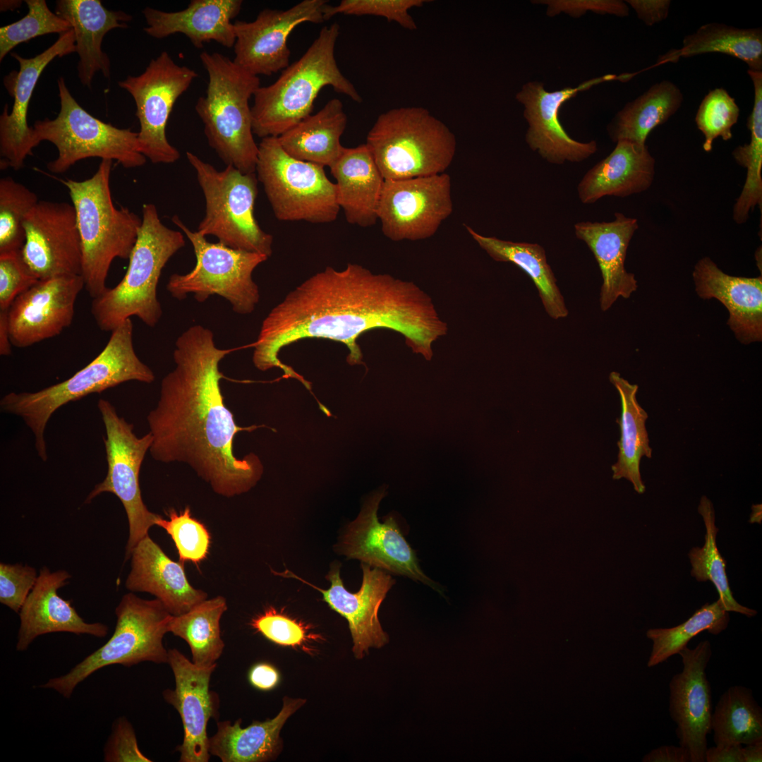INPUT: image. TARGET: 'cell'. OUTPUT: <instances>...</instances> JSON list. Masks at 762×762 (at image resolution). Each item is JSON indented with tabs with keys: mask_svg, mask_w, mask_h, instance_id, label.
<instances>
[{
	"mask_svg": "<svg viewBox=\"0 0 762 762\" xmlns=\"http://www.w3.org/2000/svg\"><path fill=\"white\" fill-rule=\"evenodd\" d=\"M375 328L401 334L427 361L433 356V344L448 331L431 297L414 282L349 263L341 270L327 267L315 274L272 309L253 344V361L260 370L278 368L285 377L298 379L281 361L280 351L303 339L322 338L345 344L348 363L362 364L357 339Z\"/></svg>",
	"mask_w": 762,
	"mask_h": 762,
	"instance_id": "6da1fadb",
	"label": "cell"
},
{
	"mask_svg": "<svg viewBox=\"0 0 762 762\" xmlns=\"http://www.w3.org/2000/svg\"><path fill=\"white\" fill-rule=\"evenodd\" d=\"M230 352L216 346L210 329L188 327L175 342L176 366L163 377L157 406L147 416L152 457L188 464L214 492L227 497L248 491L263 473L255 454L242 459L234 454L236 435L265 426H238L225 404L219 363Z\"/></svg>",
	"mask_w": 762,
	"mask_h": 762,
	"instance_id": "7a4b0ae2",
	"label": "cell"
},
{
	"mask_svg": "<svg viewBox=\"0 0 762 762\" xmlns=\"http://www.w3.org/2000/svg\"><path fill=\"white\" fill-rule=\"evenodd\" d=\"M133 323L125 320L111 334L102 351L71 377L34 392H10L0 401L1 411L20 417L35 435L39 457L48 459L44 440L52 415L62 406L92 393H100L128 381L152 383L153 371L138 357Z\"/></svg>",
	"mask_w": 762,
	"mask_h": 762,
	"instance_id": "3957f363",
	"label": "cell"
},
{
	"mask_svg": "<svg viewBox=\"0 0 762 762\" xmlns=\"http://www.w3.org/2000/svg\"><path fill=\"white\" fill-rule=\"evenodd\" d=\"M339 32L336 23L324 26L299 59L284 69L273 83L256 90L251 107L253 134L261 138L279 137L311 115L318 95L327 86L362 102L335 59Z\"/></svg>",
	"mask_w": 762,
	"mask_h": 762,
	"instance_id": "277c9868",
	"label": "cell"
},
{
	"mask_svg": "<svg viewBox=\"0 0 762 762\" xmlns=\"http://www.w3.org/2000/svg\"><path fill=\"white\" fill-rule=\"evenodd\" d=\"M112 164L111 159H101L94 175L83 181L60 179L75 208L82 249L81 276L92 298L107 288L113 260L129 258L142 224V218L128 208L114 204Z\"/></svg>",
	"mask_w": 762,
	"mask_h": 762,
	"instance_id": "5b68a950",
	"label": "cell"
},
{
	"mask_svg": "<svg viewBox=\"0 0 762 762\" xmlns=\"http://www.w3.org/2000/svg\"><path fill=\"white\" fill-rule=\"evenodd\" d=\"M186 244L184 236L161 221L156 206H143L142 224L129 256L126 272L113 288L92 298L91 313L97 327L112 332L132 316L155 327L162 315L157 285L169 259Z\"/></svg>",
	"mask_w": 762,
	"mask_h": 762,
	"instance_id": "8992f818",
	"label": "cell"
},
{
	"mask_svg": "<svg viewBox=\"0 0 762 762\" xmlns=\"http://www.w3.org/2000/svg\"><path fill=\"white\" fill-rule=\"evenodd\" d=\"M200 59L208 83L195 109L208 144L226 166L254 173L258 145L253 138L249 100L260 87V78L218 52H202Z\"/></svg>",
	"mask_w": 762,
	"mask_h": 762,
	"instance_id": "52a82bcc",
	"label": "cell"
},
{
	"mask_svg": "<svg viewBox=\"0 0 762 762\" xmlns=\"http://www.w3.org/2000/svg\"><path fill=\"white\" fill-rule=\"evenodd\" d=\"M365 145L385 180L445 173L452 164L456 138L423 107L394 108L381 114Z\"/></svg>",
	"mask_w": 762,
	"mask_h": 762,
	"instance_id": "ba28073f",
	"label": "cell"
},
{
	"mask_svg": "<svg viewBox=\"0 0 762 762\" xmlns=\"http://www.w3.org/2000/svg\"><path fill=\"white\" fill-rule=\"evenodd\" d=\"M116 623L111 638L66 675L39 686L69 698L76 687L96 671L112 665L131 667L143 662L168 663L163 638L171 616L157 598L145 600L125 594L115 609Z\"/></svg>",
	"mask_w": 762,
	"mask_h": 762,
	"instance_id": "9c48e42d",
	"label": "cell"
},
{
	"mask_svg": "<svg viewBox=\"0 0 762 762\" xmlns=\"http://www.w3.org/2000/svg\"><path fill=\"white\" fill-rule=\"evenodd\" d=\"M186 157L205 202L197 231L214 236L230 248L270 257L273 237L261 229L254 214L258 192L255 172L243 173L232 166L219 171L189 151Z\"/></svg>",
	"mask_w": 762,
	"mask_h": 762,
	"instance_id": "30bf717a",
	"label": "cell"
},
{
	"mask_svg": "<svg viewBox=\"0 0 762 762\" xmlns=\"http://www.w3.org/2000/svg\"><path fill=\"white\" fill-rule=\"evenodd\" d=\"M60 110L54 119L35 122L33 129L39 145H54L57 157L48 162L47 169L63 174L80 160L90 157L115 160L124 168L140 167L147 158L139 152L138 133L105 123L85 110L69 92L64 78L58 79Z\"/></svg>",
	"mask_w": 762,
	"mask_h": 762,
	"instance_id": "8fae6325",
	"label": "cell"
},
{
	"mask_svg": "<svg viewBox=\"0 0 762 762\" xmlns=\"http://www.w3.org/2000/svg\"><path fill=\"white\" fill-rule=\"evenodd\" d=\"M255 174L278 220L325 224L337 218L336 185L324 167L292 157L277 137L262 138Z\"/></svg>",
	"mask_w": 762,
	"mask_h": 762,
	"instance_id": "7c38bea8",
	"label": "cell"
},
{
	"mask_svg": "<svg viewBox=\"0 0 762 762\" xmlns=\"http://www.w3.org/2000/svg\"><path fill=\"white\" fill-rule=\"evenodd\" d=\"M171 220L191 243L196 258L195 267L186 274H173L167 290L174 298L185 299L188 294L204 302L218 295L227 300L233 310L241 315L251 313L260 300L253 272L268 257L260 253L235 249L209 242L197 231L190 230L174 215Z\"/></svg>",
	"mask_w": 762,
	"mask_h": 762,
	"instance_id": "4fadbf2b",
	"label": "cell"
},
{
	"mask_svg": "<svg viewBox=\"0 0 762 762\" xmlns=\"http://www.w3.org/2000/svg\"><path fill=\"white\" fill-rule=\"evenodd\" d=\"M97 407L106 431L104 444L107 473L87 495L85 503H90L103 492L112 493L120 500L129 526L125 558L128 560L135 546L148 535L149 529L160 516L145 506L139 481L141 465L153 438L150 432L138 437L134 433L133 424L119 416L108 400L99 399Z\"/></svg>",
	"mask_w": 762,
	"mask_h": 762,
	"instance_id": "5bb4252c",
	"label": "cell"
},
{
	"mask_svg": "<svg viewBox=\"0 0 762 762\" xmlns=\"http://www.w3.org/2000/svg\"><path fill=\"white\" fill-rule=\"evenodd\" d=\"M198 76L195 70L179 65L162 52L142 73L119 81L135 103L139 152L152 163L171 164L180 158L179 150L168 141L166 128L176 100Z\"/></svg>",
	"mask_w": 762,
	"mask_h": 762,
	"instance_id": "9a60e30c",
	"label": "cell"
},
{
	"mask_svg": "<svg viewBox=\"0 0 762 762\" xmlns=\"http://www.w3.org/2000/svg\"><path fill=\"white\" fill-rule=\"evenodd\" d=\"M452 212L451 178L445 172L385 180L377 215L387 238L413 241L433 236Z\"/></svg>",
	"mask_w": 762,
	"mask_h": 762,
	"instance_id": "2e32d148",
	"label": "cell"
},
{
	"mask_svg": "<svg viewBox=\"0 0 762 762\" xmlns=\"http://www.w3.org/2000/svg\"><path fill=\"white\" fill-rule=\"evenodd\" d=\"M636 73L619 75L607 74L585 81L577 87L548 92L541 82H528L516 94V100L524 107V116L528 123L525 140L548 162L562 164L565 162H582L597 151L595 140L581 143L571 138L562 126L559 112L562 105L593 85L606 81H627Z\"/></svg>",
	"mask_w": 762,
	"mask_h": 762,
	"instance_id": "e0dca14e",
	"label": "cell"
},
{
	"mask_svg": "<svg viewBox=\"0 0 762 762\" xmlns=\"http://www.w3.org/2000/svg\"><path fill=\"white\" fill-rule=\"evenodd\" d=\"M326 0H303L286 10L265 8L251 22L234 23V62L258 76L272 75L289 66V35L303 23H321Z\"/></svg>",
	"mask_w": 762,
	"mask_h": 762,
	"instance_id": "ac0fdd59",
	"label": "cell"
},
{
	"mask_svg": "<svg viewBox=\"0 0 762 762\" xmlns=\"http://www.w3.org/2000/svg\"><path fill=\"white\" fill-rule=\"evenodd\" d=\"M22 257L39 279L81 274L82 249L73 204L39 200L25 217Z\"/></svg>",
	"mask_w": 762,
	"mask_h": 762,
	"instance_id": "d6986e66",
	"label": "cell"
},
{
	"mask_svg": "<svg viewBox=\"0 0 762 762\" xmlns=\"http://www.w3.org/2000/svg\"><path fill=\"white\" fill-rule=\"evenodd\" d=\"M678 655L683 669L669 682V713L677 725L679 744L689 751L691 762H706L713 714L711 687L706 672L711 645L701 641L694 648L685 647Z\"/></svg>",
	"mask_w": 762,
	"mask_h": 762,
	"instance_id": "ffe728a7",
	"label": "cell"
},
{
	"mask_svg": "<svg viewBox=\"0 0 762 762\" xmlns=\"http://www.w3.org/2000/svg\"><path fill=\"white\" fill-rule=\"evenodd\" d=\"M385 490L373 493L364 503L358 517L348 526L338 550L349 558L370 567L407 576L437 590L436 583L421 570L415 551L402 535L392 516L381 523L377 518Z\"/></svg>",
	"mask_w": 762,
	"mask_h": 762,
	"instance_id": "44dd1931",
	"label": "cell"
},
{
	"mask_svg": "<svg viewBox=\"0 0 762 762\" xmlns=\"http://www.w3.org/2000/svg\"><path fill=\"white\" fill-rule=\"evenodd\" d=\"M75 52L73 30L59 35L57 40L42 53L24 58L16 52L11 55L18 61V71L4 78L8 94L13 97L11 111L5 105L0 116V169L19 170L32 149L38 145L33 127L28 123L30 102L40 76L56 57Z\"/></svg>",
	"mask_w": 762,
	"mask_h": 762,
	"instance_id": "7402d4cb",
	"label": "cell"
},
{
	"mask_svg": "<svg viewBox=\"0 0 762 762\" xmlns=\"http://www.w3.org/2000/svg\"><path fill=\"white\" fill-rule=\"evenodd\" d=\"M83 288L81 274H66L39 280L18 295L8 310L12 346L28 347L69 327Z\"/></svg>",
	"mask_w": 762,
	"mask_h": 762,
	"instance_id": "603a6c76",
	"label": "cell"
},
{
	"mask_svg": "<svg viewBox=\"0 0 762 762\" xmlns=\"http://www.w3.org/2000/svg\"><path fill=\"white\" fill-rule=\"evenodd\" d=\"M175 679V689L163 691L165 701L178 711L183 739L176 750L181 762H207V723L218 715V696L210 691V681L217 665L196 666L176 648L168 650V663Z\"/></svg>",
	"mask_w": 762,
	"mask_h": 762,
	"instance_id": "cb8c5ba5",
	"label": "cell"
},
{
	"mask_svg": "<svg viewBox=\"0 0 762 762\" xmlns=\"http://www.w3.org/2000/svg\"><path fill=\"white\" fill-rule=\"evenodd\" d=\"M363 581L359 591L351 593L340 577L339 566L333 565L326 579L330 587L323 590L306 582L322 594L323 600L333 610L345 617L353 639L355 658H362L370 648H381L389 641L383 631L378 611L395 581L383 569L361 563Z\"/></svg>",
	"mask_w": 762,
	"mask_h": 762,
	"instance_id": "d4e9b609",
	"label": "cell"
},
{
	"mask_svg": "<svg viewBox=\"0 0 762 762\" xmlns=\"http://www.w3.org/2000/svg\"><path fill=\"white\" fill-rule=\"evenodd\" d=\"M71 576L65 570L51 572L43 567L33 588L20 612L16 650L26 651L41 635L68 632L104 637L108 627L100 622L87 623L78 614L70 600L61 598L57 590L68 583Z\"/></svg>",
	"mask_w": 762,
	"mask_h": 762,
	"instance_id": "484cf974",
	"label": "cell"
},
{
	"mask_svg": "<svg viewBox=\"0 0 762 762\" xmlns=\"http://www.w3.org/2000/svg\"><path fill=\"white\" fill-rule=\"evenodd\" d=\"M697 295L715 298L729 312L727 325L742 344L762 340V277H744L723 272L708 257L694 266Z\"/></svg>",
	"mask_w": 762,
	"mask_h": 762,
	"instance_id": "4316f807",
	"label": "cell"
},
{
	"mask_svg": "<svg viewBox=\"0 0 762 762\" xmlns=\"http://www.w3.org/2000/svg\"><path fill=\"white\" fill-rule=\"evenodd\" d=\"M636 218L615 213L612 222H581L575 224L577 238L583 241L593 253L599 266L603 284L600 306L607 310L619 297L629 298L638 287L634 274L624 267L627 250L638 229Z\"/></svg>",
	"mask_w": 762,
	"mask_h": 762,
	"instance_id": "83f0119b",
	"label": "cell"
},
{
	"mask_svg": "<svg viewBox=\"0 0 762 762\" xmlns=\"http://www.w3.org/2000/svg\"><path fill=\"white\" fill-rule=\"evenodd\" d=\"M242 4L241 0H191L185 9L175 12L145 7L144 31L156 39L181 33L197 49L212 41L229 49L236 41L231 20L240 13Z\"/></svg>",
	"mask_w": 762,
	"mask_h": 762,
	"instance_id": "f1b7e54d",
	"label": "cell"
},
{
	"mask_svg": "<svg viewBox=\"0 0 762 762\" xmlns=\"http://www.w3.org/2000/svg\"><path fill=\"white\" fill-rule=\"evenodd\" d=\"M131 557L126 588L155 595L171 615L183 614L207 599L205 592L190 584L183 564L170 559L149 535L138 543Z\"/></svg>",
	"mask_w": 762,
	"mask_h": 762,
	"instance_id": "f546056e",
	"label": "cell"
},
{
	"mask_svg": "<svg viewBox=\"0 0 762 762\" xmlns=\"http://www.w3.org/2000/svg\"><path fill=\"white\" fill-rule=\"evenodd\" d=\"M55 13L68 21L75 35V52L79 55L78 75L80 83L91 87L95 73L106 78L111 63L102 49L105 35L114 28H126L132 16L121 11L107 9L99 0H58Z\"/></svg>",
	"mask_w": 762,
	"mask_h": 762,
	"instance_id": "4dcf8cb0",
	"label": "cell"
},
{
	"mask_svg": "<svg viewBox=\"0 0 762 762\" xmlns=\"http://www.w3.org/2000/svg\"><path fill=\"white\" fill-rule=\"evenodd\" d=\"M655 159L646 145L619 140L577 186L581 202L591 204L604 196L627 197L648 190L653 181Z\"/></svg>",
	"mask_w": 762,
	"mask_h": 762,
	"instance_id": "1f68e13d",
	"label": "cell"
},
{
	"mask_svg": "<svg viewBox=\"0 0 762 762\" xmlns=\"http://www.w3.org/2000/svg\"><path fill=\"white\" fill-rule=\"evenodd\" d=\"M330 171L346 221L361 227L374 225L385 179L365 143L345 147Z\"/></svg>",
	"mask_w": 762,
	"mask_h": 762,
	"instance_id": "d6a6232c",
	"label": "cell"
},
{
	"mask_svg": "<svg viewBox=\"0 0 762 762\" xmlns=\"http://www.w3.org/2000/svg\"><path fill=\"white\" fill-rule=\"evenodd\" d=\"M306 702L302 698L284 697L279 713L264 722L253 721L241 727V719L217 722V730L209 737L210 755L222 762H262L274 759L282 748L280 731L287 719Z\"/></svg>",
	"mask_w": 762,
	"mask_h": 762,
	"instance_id": "836d02e7",
	"label": "cell"
},
{
	"mask_svg": "<svg viewBox=\"0 0 762 762\" xmlns=\"http://www.w3.org/2000/svg\"><path fill=\"white\" fill-rule=\"evenodd\" d=\"M347 123L341 100L334 98L277 138L292 157L329 168L344 150L340 138Z\"/></svg>",
	"mask_w": 762,
	"mask_h": 762,
	"instance_id": "e575fe53",
	"label": "cell"
},
{
	"mask_svg": "<svg viewBox=\"0 0 762 762\" xmlns=\"http://www.w3.org/2000/svg\"><path fill=\"white\" fill-rule=\"evenodd\" d=\"M465 227L472 238L492 259L497 262L513 263L531 278L550 318L558 320L568 315L564 297L548 263L545 251L540 245L486 236L468 225Z\"/></svg>",
	"mask_w": 762,
	"mask_h": 762,
	"instance_id": "d590c367",
	"label": "cell"
},
{
	"mask_svg": "<svg viewBox=\"0 0 762 762\" xmlns=\"http://www.w3.org/2000/svg\"><path fill=\"white\" fill-rule=\"evenodd\" d=\"M609 380L619 392L622 405L621 416L617 420L620 428L619 453L617 461L612 466V478H626L636 492L642 494L646 488L641 476V459L652 456L646 427L648 414L636 399L637 385L629 383L615 371L610 373Z\"/></svg>",
	"mask_w": 762,
	"mask_h": 762,
	"instance_id": "8d00e7d4",
	"label": "cell"
},
{
	"mask_svg": "<svg viewBox=\"0 0 762 762\" xmlns=\"http://www.w3.org/2000/svg\"><path fill=\"white\" fill-rule=\"evenodd\" d=\"M682 102V92L674 83H655L617 113L607 126L608 135L615 143L625 140L645 145L652 130L674 115Z\"/></svg>",
	"mask_w": 762,
	"mask_h": 762,
	"instance_id": "74e56055",
	"label": "cell"
},
{
	"mask_svg": "<svg viewBox=\"0 0 762 762\" xmlns=\"http://www.w3.org/2000/svg\"><path fill=\"white\" fill-rule=\"evenodd\" d=\"M706 53L727 54L743 61L748 70L762 71V30L707 23L685 36L682 47L667 54L660 64Z\"/></svg>",
	"mask_w": 762,
	"mask_h": 762,
	"instance_id": "f35d334b",
	"label": "cell"
},
{
	"mask_svg": "<svg viewBox=\"0 0 762 762\" xmlns=\"http://www.w3.org/2000/svg\"><path fill=\"white\" fill-rule=\"evenodd\" d=\"M227 610L222 596L202 601L189 611L171 616L168 632L183 639L189 646L192 662L198 667L217 665L224 643L221 638L220 619Z\"/></svg>",
	"mask_w": 762,
	"mask_h": 762,
	"instance_id": "ab89813d",
	"label": "cell"
},
{
	"mask_svg": "<svg viewBox=\"0 0 762 762\" xmlns=\"http://www.w3.org/2000/svg\"><path fill=\"white\" fill-rule=\"evenodd\" d=\"M711 731L718 746L762 740V709L749 688L735 685L721 695L713 711Z\"/></svg>",
	"mask_w": 762,
	"mask_h": 762,
	"instance_id": "60d3db41",
	"label": "cell"
},
{
	"mask_svg": "<svg viewBox=\"0 0 762 762\" xmlns=\"http://www.w3.org/2000/svg\"><path fill=\"white\" fill-rule=\"evenodd\" d=\"M754 90L752 111L746 126L751 132L749 143L739 145L732 151L735 162L746 169V177L742 193L733 207L732 217L737 224H744L751 211L762 207V78H751Z\"/></svg>",
	"mask_w": 762,
	"mask_h": 762,
	"instance_id": "b9f144b4",
	"label": "cell"
},
{
	"mask_svg": "<svg viewBox=\"0 0 762 762\" xmlns=\"http://www.w3.org/2000/svg\"><path fill=\"white\" fill-rule=\"evenodd\" d=\"M698 512L706 527L705 543L701 548H691L688 554L691 564V575L698 581H710L713 583L726 611L754 617L756 610L742 605L733 597L726 573V561L716 544L719 528L715 526L714 507L707 497L701 498Z\"/></svg>",
	"mask_w": 762,
	"mask_h": 762,
	"instance_id": "7bdbcfd3",
	"label": "cell"
},
{
	"mask_svg": "<svg viewBox=\"0 0 762 762\" xmlns=\"http://www.w3.org/2000/svg\"><path fill=\"white\" fill-rule=\"evenodd\" d=\"M729 622V612L725 610L718 598L712 603L702 605L687 620L677 626L648 629L646 636L653 644L647 666L655 667L678 654L687 646L691 639L703 631L713 635L719 634L725 630Z\"/></svg>",
	"mask_w": 762,
	"mask_h": 762,
	"instance_id": "ee69618b",
	"label": "cell"
},
{
	"mask_svg": "<svg viewBox=\"0 0 762 762\" xmlns=\"http://www.w3.org/2000/svg\"><path fill=\"white\" fill-rule=\"evenodd\" d=\"M38 201L33 191L12 177L0 179V254L21 250L25 217Z\"/></svg>",
	"mask_w": 762,
	"mask_h": 762,
	"instance_id": "f6af8a7d",
	"label": "cell"
},
{
	"mask_svg": "<svg viewBox=\"0 0 762 762\" xmlns=\"http://www.w3.org/2000/svg\"><path fill=\"white\" fill-rule=\"evenodd\" d=\"M28 13L18 20L0 28V61L17 45L47 34L62 35L71 24L53 13L45 0H25Z\"/></svg>",
	"mask_w": 762,
	"mask_h": 762,
	"instance_id": "bcb514c9",
	"label": "cell"
},
{
	"mask_svg": "<svg viewBox=\"0 0 762 762\" xmlns=\"http://www.w3.org/2000/svg\"><path fill=\"white\" fill-rule=\"evenodd\" d=\"M169 519L161 516L155 525L163 528L174 540L179 562H192L195 564L204 560L210 545V534L205 526L192 516L189 507L177 512L171 509L167 512Z\"/></svg>",
	"mask_w": 762,
	"mask_h": 762,
	"instance_id": "7dc6e473",
	"label": "cell"
},
{
	"mask_svg": "<svg viewBox=\"0 0 762 762\" xmlns=\"http://www.w3.org/2000/svg\"><path fill=\"white\" fill-rule=\"evenodd\" d=\"M739 108L727 91L717 87L708 92L702 99L695 117L697 128L704 135L703 148L711 151L714 140L732 138V128L737 123Z\"/></svg>",
	"mask_w": 762,
	"mask_h": 762,
	"instance_id": "c3c4849f",
	"label": "cell"
},
{
	"mask_svg": "<svg viewBox=\"0 0 762 762\" xmlns=\"http://www.w3.org/2000/svg\"><path fill=\"white\" fill-rule=\"evenodd\" d=\"M424 0H342L337 6L327 4L323 10L325 20L337 14L355 16H376L394 21L403 28L414 30L416 23L409 13L415 7H420Z\"/></svg>",
	"mask_w": 762,
	"mask_h": 762,
	"instance_id": "681fc988",
	"label": "cell"
},
{
	"mask_svg": "<svg viewBox=\"0 0 762 762\" xmlns=\"http://www.w3.org/2000/svg\"><path fill=\"white\" fill-rule=\"evenodd\" d=\"M39 279L25 262L21 250L0 254V310H8L16 298Z\"/></svg>",
	"mask_w": 762,
	"mask_h": 762,
	"instance_id": "f907efd6",
	"label": "cell"
},
{
	"mask_svg": "<svg viewBox=\"0 0 762 762\" xmlns=\"http://www.w3.org/2000/svg\"><path fill=\"white\" fill-rule=\"evenodd\" d=\"M36 570L21 564H0V602L19 612L37 579Z\"/></svg>",
	"mask_w": 762,
	"mask_h": 762,
	"instance_id": "816d5d0a",
	"label": "cell"
},
{
	"mask_svg": "<svg viewBox=\"0 0 762 762\" xmlns=\"http://www.w3.org/2000/svg\"><path fill=\"white\" fill-rule=\"evenodd\" d=\"M250 624L265 638L281 646H298L306 639L302 625L273 608L253 619Z\"/></svg>",
	"mask_w": 762,
	"mask_h": 762,
	"instance_id": "f5cc1de1",
	"label": "cell"
},
{
	"mask_svg": "<svg viewBox=\"0 0 762 762\" xmlns=\"http://www.w3.org/2000/svg\"><path fill=\"white\" fill-rule=\"evenodd\" d=\"M105 762H151L140 750L134 729L124 717L113 723L111 733L104 748Z\"/></svg>",
	"mask_w": 762,
	"mask_h": 762,
	"instance_id": "db71d44e",
	"label": "cell"
},
{
	"mask_svg": "<svg viewBox=\"0 0 762 762\" xmlns=\"http://www.w3.org/2000/svg\"><path fill=\"white\" fill-rule=\"evenodd\" d=\"M532 2L547 5V15L549 16L564 12L577 18L590 11L599 14L624 17L629 15V11L627 3L619 0H548Z\"/></svg>",
	"mask_w": 762,
	"mask_h": 762,
	"instance_id": "11a10c76",
	"label": "cell"
},
{
	"mask_svg": "<svg viewBox=\"0 0 762 762\" xmlns=\"http://www.w3.org/2000/svg\"><path fill=\"white\" fill-rule=\"evenodd\" d=\"M626 2L635 11L638 18L648 26L666 19L671 4L670 0H627Z\"/></svg>",
	"mask_w": 762,
	"mask_h": 762,
	"instance_id": "9f6ffc18",
	"label": "cell"
},
{
	"mask_svg": "<svg viewBox=\"0 0 762 762\" xmlns=\"http://www.w3.org/2000/svg\"><path fill=\"white\" fill-rule=\"evenodd\" d=\"M248 679L256 689L270 691L277 686L280 675L277 668L271 664L259 663L254 665L249 670Z\"/></svg>",
	"mask_w": 762,
	"mask_h": 762,
	"instance_id": "6f0895ef",
	"label": "cell"
},
{
	"mask_svg": "<svg viewBox=\"0 0 762 762\" xmlns=\"http://www.w3.org/2000/svg\"><path fill=\"white\" fill-rule=\"evenodd\" d=\"M643 762H691L689 751L684 747L663 745L646 754Z\"/></svg>",
	"mask_w": 762,
	"mask_h": 762,
	"instance_id": "680465c9",
	"label": "cell"
},
{
	"mask_svg": "<svg viewBox=\"0 0 762 762\" xmlns=\"http://www.w3.org/2000/svg\"><path fill=\"white\" fill-rule=\"evenodd\" d=\"M741 749V744L708 747L705 754V761L744 762Z\"/></svg>",
	"mask_w": 762,
	"mask_h": 762,
	"instance_id": "91938a15",
	"label": "cell"
},
{
	"mask_svg": "<svg viewBox=\"0 0 762 762\" xmlns=\"http://www.w3.org/2000/svg\"><path fill=\"white\" fill-rule=\"evenodd\" d=\"M11 341L10 339L8 310H0V355L3 356L11 354Z\"/></svg>",
	"mask_w": 762,
	"mask_h": 762,
	"instance_id": "94428289",
	"label": "cell"
},
{
	"mask_svg": "<svg viewBox=\"0 0 762 762\" xmlns=\"http://www.w3.org/2000/svg\"><path fill=\"white\" fill-rule=\"evenodd\" d=\"M741 751L744 762H761L762 740L742 746Z\"/></svg>",
	"mask_w": 762,
	"mask_h": 762,
	"instance_id": "6125c7cd",
	"label": "cell"
},
{
	"mask_svg": "<svg viewBox=\"0 0 762 762\" xmlns=\"http://www.w3.org/2000/svg\"><path fill=\"white\" fill-rule=\"evenodd\" d=\"M21 4V1H1L0 8L1 11H13L18 8Z\"/></svg>",
	"mask_w": 762,
	"mask_h": 762,
	"instance_id": "be15d7a7",
	"label": "cell"
},
{
	"mask_svg": "<svg viewBox=\"0 0 762 762\" xmlns=\"http://www.w3.org/2000/svg\"><path fill=\"white\" fill-rule=\"evenodd\" d=\"M761 505L757 504L758 508H756L755 505L753 506V512H752L751 518H750V522L751 523H754V522L761 523V509H760V510H759V507Z\"/></svg>",
	"mask_w": 762,
	"mask_h": 762,
	"instance_id": "e7e4bbea",
	"label": "cell"
}]
</instances>
